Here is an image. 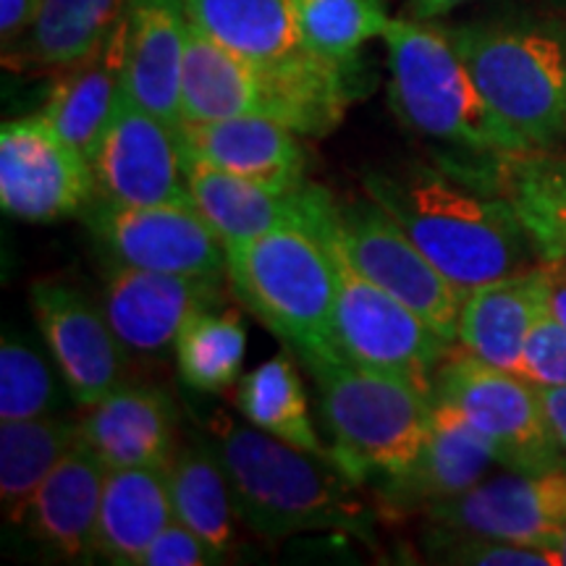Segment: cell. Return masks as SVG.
<instances>
[{"mask_svg":"<svg viewBox=\"0 0 566 566\" xmlns=\"http://www.w3.org/2000/svg\"><path fill=\"white\" fill-rule=\"evenodd\" d=\"M365 189L459 292L533 268L537 250L520 216L483 184L409 160L370 171Z\"/></svg>","mask_w":566,"mask_h":566,"instance_id":"6da1fadb","label":"cell"},{"mask_svg":"<svg viewBox=\"0 0 566 566\" xmlns=\"http://www.w3.org/2000/svg\"><path fill=\"white\" fill-rule=\"evenodd\" d=\"M210 436L229 475L237 516L252 533L271 541L344 533L373 543V506L336 459L310 454L223 412L212 415Z\"/></svg>","mask_w":566,"mask_h":566,"instance_id":"7a4b0ae2","label":"cell"},{"mask_svg":"<svg viewBox=\"0 0 566 566\" xmlns=\"http://www.w3.org/2000/svg\"><path fill=\"white\" fill-rule=\"evenodd\" d=\"M189 24L263 76L271 118L302 137L334 132L349 105L346 71L304 45L294 0H184Z\"/></svg>","mask_w":566,"mask_h":566,"instance_id":"3957f363","label":"cell"},{"mask_svg":"<svg viewBox=\"0 0 566 566\" xmlns=\"http://www.w3.org/2000/svg\"><path fill=\"white\" fill-rule=\"evenodd\" d=\"M315 380L317 409L336 464L365 485L399 478L420 457L436 396L396 375L365 370L338 357L302 359Z\"/></svg>","mask_w":566,"mask_h":566,"instance_id":"277c9868","label":"cell"},{"mask_svg":"<svg viewBox=\"0 0 566 566\" xmlns=\"http://www.w3.org/2000/svg\"><path fill=\"white\" fill-rule=\"evenodd\" d=\"M391 61V105L409 129L480 160L527 153L480 95L449 30L420 19H391L384 34Z\"/></svg>","mask_w":566,"mask_h":566,"instance_id":"5b68a950","label":"cell"},{"mask_svg":"<svg viewBox=\"0 0 566 566\" xmlns=\"http://www.w3.org/2000/svg\"><path fill=\"white\" fill-rule=\"evenodd\" d=\"M493 116L525 150L566 145V32L527 24L449 30Z\"/></svg>","mask_w":566,"mask_h":566,"instance_id":"8992f818","label":"cell"},{"mask_svg":"<svg viewBox=\"0 0 566 566\" xmlns=\"http://www.w3.org/2000/svg\"><path fill=\"white\" fill-rule=\"evenodd\" d=\"M226 279L242 307L300 359L336 357L331 342L336 268L325 239L286 229L226 247Z\"/></svg>","mask_w":566,"mask_h":566,"instance_id":"52a82bcc","label":"cell"},{"mask_svg":"<svg viewBox=\"0 0 566 566\" xmlns=\"http://www.w3.org/2000/svg\"><path fill=\"white\" fill-rule=\"evenodd\" d=\"M325 242L336 268V302L331 323L336 357L365 370L396 375L433 396L438 365L454 344L436 334L407 304L354 271L334 239L325 237Z\"/></svg>","mask_w":566,"mask_h":566,"instance_id":"ba28073f","label":"cell"},{"mask_svg":"<svg viewBox=\"0 0 566 566\" xmlns=\"http://www.w3.org/2000/svg\"><path fill=\"white\" fill-rule=\"evenodd\" d=\"M433 396L457 407L472 428L488 438L499 464L506 470H564L551 441L537 386L520 373L501 370L472 357L462 346H451L436 370Z\"/></svg>","mask_w":566,"mask_h":566,"instance_id":"9c48e42d","label":"cell"},{"mask_svg":"<svg viewBox=\"0 0 566 566\" xmlns=\"http://www.w3.org/2000/svg\"><path fill=\"white\" fill-rule=\"evenodd\" d=\"M367 281L407 304L446 342L457 344L464 292L424 258L409 233L378 202L338 205L328 233Z\"/></svg>","mask_w":566,"mask_h":566,"instance_id":"30bf717a","label":"cell"},{"mask_svg":"<svg viewBox=\"0 0 566 566\" xmlns=\"http://www.w3.org/2000/svg\"><path fill=\"white\" fill-rule=\"evenodd\" d=\"M82 218L118 265L197 279L226 275L223 242L189 205H116L95 195Z\"/></svg>","mask_w":566,"mask_h":566,"instance_id":"8fae6325","label":"cell"},{"mask_svg":"<svg viewBox=\"0 0 566 566\" xmlns=\"http://www.w3.org/2000/svg\"><path fill=\"white\" fill-rule=\"evenodd\" d=\"M95 200L90 160L45 118L6 122L0 129V205L27 223L82 216Z\"/></svg>","mask_w":566,"mask_h":566,"instance_id":"7c38bea8","label":"cell"},{"mask_svg":"<svg viewBox=\"0 0 566 566\" xmlns=\"http://www.w3.org/2000/svg\"><path fill=\"white\" fill-rule=\"evenodd\" d=\"M95 195L116 205H189L181 129L122 95L90 158Z\"/></svg>","mask_w":566,"mask_h":566,"instance_id":"4fadbf2b","label":"cell"},{"mask_svg":"<svg viewBox=\"0 0 566 566\" xmlns=\"http://www.w3.org/2000/svg\"><path fill=\"white\" fill-rule=\"evenodd\" d=\"M424 514L433 525L556 551L566 527V470L488 475Z\"/></svg>","mask_w":566,"mask_h":566,"instance_id":"5bb4252c","label":"cell"},{"mask_svg":"<svg viewBox=\"0 0 566 566\" xmlns=\"http://www.w3.org/2000/svg\"><path fill=\"white\" fill-rule=\"evenodd\" d=\"M184 163H187L192 208L200 212L223 247L244 244L250 239L286 229L310 231L325 239L334 229L338 205L317 184L307 181L292 192H275L205 163L187 158Z\"/></svg>","mask_w":566,"mask_h":566,"instance_id":"9a60e30c","label":"cell"},{"mask_svg":"<svg viewBox=\"0 0 566 566\" xmlns=\"http://www.w3.org/2000/svg\"><path fill=\"white\" fill-rule=\"evenodd\" d=\"M38 328L66 380L71 399L90 407L122 386L124 349L108 317L66 283L40 281L30 292Z\"/></svg>","mask_w":566,"mask_h":566,"instance_id":"2e32d148","label":"cell"},{"mask_svg":"<svg viewBox=\"0 0 566 566\" xmlns=\"http://www.w3.org/2000/svg\"><path fill=\"white\" fill-rule=\"evenodd\" d=\"M221 302V279L118 265L105 283L103 313L126 349L158 354L176 344L197 313L216 310Z\"/></svg>","mask_w":566,"mask_h":566,"instance_id":"e0dca14e","label":"cell"},{"mask_svg":"<svg viewBox=\"0 0 566 566\" xmlns=\"http://www.w3.org/2000/svg\"><path fill=\"white\" fill-rule=\"evenodd\" d=\"M300 137L292 126L265 116L181 124L184 158L275 192H292L307 184V155Z\"/></svg>","mask_w":566,"mask_h":566,"instance_id":"ac0fdd59","label":"cell"},{"mask_svg":"<svg viewBox=\"0 0 566 566\" xmlns=\"http://www.w3.org/2000/svg\"><path fill=\"white\" fill-rule=\"evenodd\" d=\"M495 464L499 457L488 438L457 407L436 399L420 457L399 478L380 483L378 495L394 512H424L475 488Z\"/></svg>","mask_w":566,"mask_h":566,"instance_id":"d6986e66","label":"cell"},{"mask_svg":"<svg viewBox=\"0 0 566 566\" xmlns=\"http://www.w3.org/2000/svg\"><path fill=\"white\" fill-rule=\"evenodd\" d=\"M124 95L181 129V69L189 17L184 0H126Z\"/></svg>","mask_w":566,"mask_h":566,"instance_id":"ffe728a7","label":"cell"},{"mask_svg":"<svg viewBox=\"0 0 566 566\" xmlns=\"http://www.w3.org/2000/svg\"><path fill=\"white\" fill-rule=\"evenodd\" d=\"M105 478L108 467L80 438L34 491L21 527H27L32 541L55 558L84 562L95 556V527Z\"/></svg>","mask_w":566,"mask_h":566,"instance_id":"44dd1931","label":"cell"},{"mask_svg":"<svg viewBox=\"0 0 566 566\" xmlns=\"http://www.w3.org/2000/svg\"><path fill=\"white\" fill-rule=\"evenodd\" d=\"M548 310V271L533 265L509 273L464 296L457 344L472 357L520 373L522 352L537 317Z\"/></svg>","mask_w":566,"mask_h":566,"instance_id":"7402d4cb","label":"cell"},{"mask_svg":"<svg viewBox=\"0 0 566 566\" xmlns=\"http://www.w3.org/2000/svg\"><path fill=\"white\" fill-rule=\"evenodd\" d=\"M80 438L108 470L168 467L176 454V409L158 388L118 386L84 407Z\"/></svg>","mask_w":566,"mask_h":566,"instance_id":"603a6c76","label":"cell"},{"mask_svg":"<svg viewBox=\"0 0 566 566\" xmlns=\"http://www.w3.org/2000/svg\"><path fill=\"white\" fill-rule=\"evenodd\" d=\"M124 66L126 27L122 19L95 53L55 71L59 76L40 111V116L87 160L124 95Z\"/></svg>","mask_w":566,"mask_h":566,"instance_id":"cb8c5ba5","label":"cell"},{"mask_svg":"<svg viewBox=\"0 0 566 566\" xmlns=\"http://www.w3.org/2000/svg\"><path fill=\"white\" fill-rule=\"evenodd\" d=\"M168 522H174L168 467L108 470L95 527V556L108 564L137 566Z\"/></svg>","mask_w":566,"mask_h":566,"instance_id":"d4e9b609","label":"cell"},{"mask_svg":"<svg viewBox=\"0 0 566 566\" xmlns=\"http://www.w3.org/2000/svg\"><path fill=\"white\" fill-rule=\"evenodd\" d=\"M233 116H265L263 76L189 24L181 69V122L208 124Z\"/></svg>","mask_w":566,"mask_h":566,"instance_id":"484cf974","label":"cell"},{"mask_svg":"<svg viewBox=\"0 0 566 566\" xmlns=\"http://www.w3.org/2000/svg\"><path fill=\"white\" fill-rule=\"evenodd\" d=\"M126 0H42L32 30L6 48V69L61 71L87 59L122 24Z\"/></svg>","mask_w":566,"mask_h":566,"instance_id":"4316f807","label":"cell"},{"mask_svg":"<svg viewBox=\"0 0 566 566\" xmlns=\"http://www.w3.org/2000/svg\"><path fill=\"white\" fill-rule=\"evenodd\" d=\"M233 401L247 422L263 433L310 454L334 459L331 446L317 436L302 375L286 352L275 354L268 363L247 373L237 384Z\"/></svg>","mask_w":566,"mask_h":566,"instance_id":"83f0119b","label":"cell"},{"mask_svg":"<svg viewBox=\"0 0 566 566\" xmlns=\"http://www.w3.org/2000/svg\"><path fill=\"white\" fill-rule=\"evenodd\" d=\"M76 441L80 422L55 415L0 422V501L11 525H21L34 491Z\"/></svg>","mask_w":566,"mask_h":566,"instance_id":"f1b7e54d","label":"cell"},{"mask_svg":"<svg viewBox=\"0 0 566 566\" xmlns=\"http://www.w3.org/2000/svg\"><path fill=\"white\" fill-rule=\"evenodd\" d=\"M174 520L195 530L210 546L229 554L233 546V495L216 446L189 443L168 464Z\"/></svg>","mask_w":566,"mask_h":566,"instance_id":"f546056e","label":"cell"},{"mask_svg":"<svg viewBox=\"0 0 566 566\" xmlns=\"http://www.w3.org/2000/svg\"><path fill=\"white\" fill-rule=\"evenodd\" d=\"M181 380L202 394H218L242 375L247 328L237 313L205 310L184 325L174 344Z\"/></svg>","mask_w":566,"mask_h":566,"instance_id":"4dcf8cb0","label":"cell"},{"mask_svg":"<svg viewBox=\"0 0 566 566\" xmlns=\"http://www.w3.org/2000/svg\"><path fill=\"white\" fill-rule=\"evenodd\" d=\"M294 11L307 51L346 74L365 42L384 38L391 24L380 0H294Z\"/></svg>","mask_w":566,"mask_h":566,"instance_id":"1f68e13d","label":"cell"},{"mask_svg":"<svg viewBox=\"0 0 566 566\" xmlns=\"http://www.w3.org/2000/svg\"><path fill=\"white\" fill-rule=\"evenodd\" d=\"M61 405L59 380L45 357L19 334L0 344V422L53 415Z\"/></svg>","mask_w":566,"mask_h":566,"instance_id":"d6a6232c","label":"cell"},{"mask_svg":"<svg viewBox=\"0 0 566 566\" xmlns=\"http://www.w3.org/2000/svg\"><path fill=\"white\" fill-rule=\"evenodd\" d=\"M478 179L504 200H527L566 216V155L548 150L509 153L483 160Z\"/></svg>","mask_w":566,"mask_h":566,"instance_id":"836d02e7","label":"cell"},{"mask_svg":"<svg viewBox=\"0 0 566 566\" xmlns=\"http://www.w3.org/2000/svg\"><path fill=\"white\" fill-rule=\"evenodd\" d=\"M424 554L438 564L464 566H562L556 551L522 546V543L499 541V537L464 533L436 525L424 533Z\"/></svg>","mask_w":566,"mask_h":566,"instance_id":"e575fe53","label":"cell"},{"mask_svg":"<svg viewBox=\"0 0 566 566\" xmlns=\"http://www.w3.org/2000/svg\"><path fill=\"white\" fill-rule=\"evenodd\" d=\"M520 375L537 388L566 386V328L548 310L530 331Z\"/></svg>","mask_w":566,"mask_h":566,"instance_id":"d590c367","label":"cell"},{"mask_svg":"<svg viewBox=\"0 0 566 566\" xmlns=\"http://www.w3.org/2000/svg\"><path fill=\"white\" fill-rule=\"evenodd\" d=\"M226 554L181 522H168L150 543L137 566H210L223 564Z\"/></svg>","mask_w":566,"mask_h":566,"instance_id":"8d00e7d4","label":"cell"},{"mask_svg":"<svg viewBox=\"0 0 566 566\" xmlns=\"http://www.w3.org/2000/svg\"><path fill=\"white\" fill-rule=\"evenodd\" d=\"M541 260H566V216L527 200H509Z\"/></svg>","mask_w":566,"mask_h":566,"instance_id":"74e56055","label":"cell"},{"mask_svg":"<svg viewBox=\"0 0 566 566\" xmlns=\"http://www.w3.org/2000/svg\"><path fill=\"white\" fill-rule=\"evenodd\" d=\"M42 0H0V40L6 48L17 45L38 21Z\"/></svg>","mask_w":566,"mask_h":566,"instance_id":"f35d334b","label":"cell"},{"mask_svg":"<svg viewBox=\"0 0 566 566\" xmlns=\"http://www.w3.org/2000/svg\"><path fill=\"white\" fill-rule=\"evenodd\" d=\"M541 394L543 415H546L551 441L562 467L566 470V386H551V388H537Z\"/></svg>","mask_w":566,"mask_h":566,"instance_id":"ab89813d","label":"cell"},{"mask_svg":"<svg viewBox=\"0 0 566 566\" xmlns=\"http://www.w3.org/2000/svg\"><path fill=\"white\" fill-rule=\"evenodd\" d=\"M548 271V313L566 328V260H543Z\"/></svg>","mask_w":566,"mask_h":566,"instance_id":"60d3db41","label":"cell"},{"mask_svg":"<svg viewBox=\"0 0 566 566\" xmlns=\"http://www.w3.org/2000/svg\"><path fill=\"white\" fill-rule=\"evenodd\" d=\"M462 3H467V0H409V13H412V19L433 21Z\"/></svg>","mask_w":566,"mask_h":566,"instance_id":"b9f144b4","label":"cell"},{"mask_svg":"<svg viewBox=\"0 0 566 566\" xmlns=\"http://www.w3.org/2000/svg\"><path fill=\"white\" fill-rule=\"evenodd\" d=\"M556 551H558V558H562V566H566V527H564L562 537H558V546H556Z\"/></svg>","mask_w":566,"mask_h":566,"instance_id":"7bdbcfd3","label":"cell"}]
</instances>
